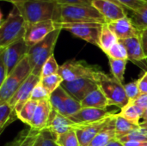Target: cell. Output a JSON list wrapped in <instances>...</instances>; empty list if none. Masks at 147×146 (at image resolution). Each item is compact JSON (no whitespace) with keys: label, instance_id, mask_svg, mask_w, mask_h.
Returning <instances> with one entry per match:
<instances>
[{"label":"cell","instance_id":"obj_1","mask_svg":"<svg viewBox=\"0 0 147 146\" xmlns=\"http://www.w3.org/2000/svg\"><path fill=\"white\" fill-rule=\"evenodd\" d=\"M16 6L27 23L53 20L56 22L60 14V4L56 0H31Z\"/></svg>","mask_w":147,"mask_h":146},{"label":"cell","instance_id":"obj_2","mask_svg":"<svg viewBox=\"0 0 147 146\" xmlns=\"http://www.w3.org/2000/svg\"><path fill=\"white\" fill-rule=\"evenodd\" d=\"M58 24L66 23H107L102 14L93 5L65 4L60 5Z\"/></svg>","mask_w":147,"mask_h":146},{"label":"cell","instance_id":"obj_3","mask_svg":"<svg viewBox=\"0 0 147 146\" xmlns=\"http://www.w3.org/2000/svg\"><path fill=\"white\" fill-rule=\"evenodd\" d=\"M62 28H59L48 34L43 40L29 48L28 58L32 68V74L40 77L44 64L53 55V51Z\"/></svg>","mask_w":147,"mask_h":146},{"label":"cell","instance_id":"obj_4","mask_svg":"<svg viewBox=\"0 0 147 146\" xmlns=\"http://www.w3.org/2000/svg\"><path fill=\"white\" fill-rule=\"evenodd\" d=\"M27 22L16 6L0 25V48L24 39Z\"/></svg>","mask_w":147,"mask_h":146},{"label":"cell","instance_id":"obj_5","mask_svg":"<svg viewBox=\"0 0 147 146\" xmlns=\"http://www.w3.org/2000/svg\"><path fill=\"white\" fill-rule=\"evenodd\" d=\"M95 81L111 106L115 105L121 109L130 102L127 96L124 84L118 82L114 77H110L99 70L96 74Z\"/></svg>","mask_w":147,"mask_h":146},{"label":"cell","instance_id":"obj_6","mask_svg":"<svg viewBox=\"0 0 147 146\" xmlns=\"http://www.w3.org/2000/svg\"><path fill=\"white\" fill-rule=\"evenodd\" d=\"M31 74L32 68L27 56L9 74L4 83L0 85V102H8Z\"/></svg>","mask_w":147,"mask_h":146},{"label":"cell","instance_id":"obj_7","mask_svg":"<svg viewBox=\"0 0 147 146\" xmlns=\"http://www.w3.org/2000/svg\"><path fill=\"white\" fill-rule=\"evenodd\" d=\"M99 67L90 65L82 60H69L59 66V74L65 82H71L78 79L88 78L95 80Z\"/></svg>","mask_w":147,"mask_h":146},{"label":"cell","instance_id":"obj_8","mask_svg":"<svg viewBox=\"0 0 147 146\" xmlns=\"http://www.w3.org/2000/svg\"><path fill=\"white\" fill-rule=\"evenodd\" d=\"M58 24V23H57ZM103 24L101 23H66L58 24L62 30L70 32L74 36L99 47L100 34Z\"/></svg>","mask_w":147,"mask_h":146},{"label":"cell","instance_id":"obj_9","mask_svg":"<svg viewBox=\"0 0 147 146\" xmlns=\"http://www.w3.org/2000/svg\"><path fill=\"white\" fill-rule=\"evenodd\" d=\"M28 51L29 47L24 39L12 43L6 47L0 48V60L7 67L9 74L27 57Z\"/></svg>","mask_w":147,"mask_h":146},{"label":"cell","instance_id":"obj_10","mask_svg":"<svg viewBox=\"0 0 147 146\" xmlns=\"http://www.w3.org/2000/svg\"><path fill=\"white\" fill-rule=\"evenodd\" d=\"M59 28L58 24L53 20L40 22L36 23H27L24 40L28 47L43 40L53 31Z\"/></svg>","mask_w":147,"mask_h":146},{"label":"cell","instance_id":"obj_11","mask_svg":"<svg viewBox=\"0 0 147 146\" xmlns=\"http://www.w3.org/2000/svg\"><path fill=\"white\" fill-rule=\"evenodd\" d=\"M40 82V77L31 74L25 82L19 87L11 99L8 102L14 108L16 113H18L23 105L31 98V94L34 87Z\"/></svg>","mask_w":147,"mask_h":146},{"label":"cell","instance_id":"obj_12","mask_svg":"<svg viewBox=\"0 0 147 146\" xmlns=\"http://www.w3.org/2000/svg\"><path fill=\"white\" fill-rule=\"evenodd\" d=\"M92 5L102 14L107 23L128 15V11L113 0H93Z\"/></svg>","mask_w":147,"mask_h":146},{"label":"cell","instance_id":"obj_13","mask_svg":"<svg viewBox=\"0 0 147 146\" xmlns=\"http://www.w3.org/2000/svg\"><path fill=\"white\" fill-rule=\"evenodd\" d=\"M61 87L71 96L81 102L89 93L96 89L98 85L95 80L82 78L71 82L64 81L61 84Z\"/></svg>","mask_w":147,"mask_h":146},{"label":"cell","instance_id":"obj_14","mask_svg":"<svg viewBox=\"0 0 147 146\" xmlns=\"http://www.w3.org/2000/svg\"><path fill=\"white\" fill-rule=\"evenodd\" d=\"M112 116L102 119L101 120H98V121L93 122V123L80 124V126L75 130L77 133L80 145H88L93 140V139L109 124Z\"/></svg>","mask_w":147,"mask_h":146},{"label":"cell","instance_id":"obj_15","mask_svg":"<svg viewBox=\"0 0 147 146\" xmlns=\"http://www.w3.org/2000/svg\"><path fill=\"white\" fill-rule=\"evenodd\" d=\"M127 49L128 60L147 70L146 57L144 53L140 35L120 40Z\"/></svg>","mask_w":147,"mask_h":146},{"label":"cell","instance_id":"obj_16","mask_svg":"<svg viewBox=\"0 0 147 146\" xmlns=\"http://www.w3.org/2000/svg\"><path fill=\"white\" fill-rule=\"evenodd\" d=\"M79 126L80 124L73 122L68 117L64 116L53 109L46 129H47L56 139V137L60 134L71 130H76Z\"/></svg>","mask_w":147,"mask_h":146},{"label":"cell","instance_id":"obj_17","mask_svg":"<svg viewBox=\"0 0 147 146\" xmlns=\"http://www.w3.org/2000/svg\"><path fill=\"white\" fill-rule=\"evenodd\" d=\"M115 114L114 111H109L108 109L83 108L77 114L68 118L77 124H89L110 117Z\"/></svg>","mask_w":147,"mask_h":146},{"label":"cell","instance_id":"obj_18","mask_svg":"<svg viewBox=\"0 0 147 146\" xmlns=\"http://www.w3.org/2000/svg\"><path fill=\"white\" fill-rule=\"evenodd\" d=\"M53 111V107L51 105L50 100L46 99L40 102H38L37 108L35 109L33 120L29 126L30 128L41 131L47 128V126Z\"/></svg>","mask_w":147,"mask_h":146},{"label":"cell","instance_id":"obj_19","mask_svg":"<svg viewBox=\"0 0 147 146\" xmlns=\"http://www.w3.org/2000/svg\"><path fill=\"white\" fill-rule=\"evenodd\" d=\"M108 25L119 40L140 35V33L134 25L129 15H127L117 21L109 22Z\"/></svg>","mask_w":147,"mask_h":146},{"label":"cell","instance_id":"obj_20","mask_svg":"<svg viewBox=\"0 0 147 146\" xmlns=\"http://www.w3.org/2000/svg\"><path fill=\"white\" fill-rule=\"evenodd\" d=\"M81 105L82 108H94L99 109H107L108 107L111 106L108 98L99 88L89 93L81 102Z\"/></svg>","mask_w":147,"mask_h":146},{"label":"cell","instance_id":"obj_21","mask_svg":"<svg viewBox=\"0 0 147 146\" xmlns=\"http://www.w3.org/2000/svg\"><path fill=\"white\" fill-rule=\"evenodd\" d=\"M115 114L112 116L109 124L93 139V140L87 146H105L109 143H110L112 140L116 139Z\"/></svg>","mask_w":147,"mask_h":146},{"label":"cell","instance_id":"obj_22","mask_svg":"<svg viewBox=\"0 0 147 146\" xmlns=\"http://www.w3.org/2000/svg\"><path fill=\"white\" fill-rule=\"evenodd\" d=\"M40 132V131H37L32 128L24 130L20 133L14 140L8 143L6 146H34Z\"/></svg>","mask_w":147,"mask_h":146},{"label":"cell","instance_id":"obj_23","mask_svg":"<svg viewBox=\"0 0 147 146\" xmlns=\"http://www.w3.org/2000/svg\"><path fill=\"white\" fill-rule=\"evenodd\" d=\"M119 41L116 35L110 29L108 23L103 24L100 34V41H99V48L105 53L107 52L115 43Z\"/></svg>","mask_w":147,"mask_h":146},{"label":"cell","instance_id":"obj_24","mask_svg":"<svg viewBox=\"0 0 147 146\" xmlns=\"http://www.w3.org/2000/svg\"><path fill=\"white\" fill-rule=\"evenodd\" d=\"M16 119L15 108L9 102H0V133Z\"/></svg>","mask_w":147,"mask_h":146},{"label":"cell","instance_id":"obj_25","mask_svg":"<svg viewBox=\"0 0 147 146\" xmlns=\"http://www.w3.org/2000/svg\"><path fill=\"white\" fill-rule=\"evenodd\" d=\"M119 114L124 119L130 121L131 123L140 126V119H142L143 112L138 107H136L133 103V102H129L127 105H126L124 108L121 109Z\"/></svg>","mask_w":147,"mask_h":146},{"label":"cell","instance_id":"obj_26","mask_svg":"<svg viewBox=\"0 0 147 146\" xmlns=\"http://www.w3.org/2000/svg\"><path fill=\"white\" fill-rule=\"evenodd\" d=\"M115 132H116V139H119L134 130L140 127V126L134 125L128 121L127 120L121 117L119 114H115Z\"/></svg>","mask_w":147,"mask_h":146},{"label":"cell","instance_id":"obj_27","mask_svg":"<svg viewBox=\"0 0 147 146\" xmlns=\"http://www.w3.org/2000/svg\"><path fill=\"white\" fill-rule=\"evenodd\" d=\"M38 105V102L36 101H33V100H28L22 108V109L16 113L17 118L18 120H20L22 123L30 126L31 121L33 120L35 109L37 108Z\"/></svg>","mask_w":147,"mask_h":146},{"label":"cell","instance_id":"obj_28","mask_svg":"<svg viewBox=\"0 0 147 146\" xmlns=\"http://www.w3.org/2000/svg\"><path fill=\"white\" fill-rule=\"evenodd\" d=\"M127 59H109V63L111 70L112 76L121 83L124 82V75L126 71V66L127 64Z\"/></svg>","mask_w":147,"mask_h":146},{"label":"cell","instance_id":"obj_29","mask_svg":"<svg viewBox=\"0 0 147 146\" xmlns=\"http://www.w3.org/2000/svg\"><path fill=\"white\" fill-rule=\"evenodd\" d=\"M62 96L65 102V107L66 110V114L68 117H71L77 114L80 109H82V105L79 101L75 99L73 96H71L68 92H66L62 87H61Z\"/></svg>","mask_w":147,"mask_h":146},{"label":"cell","instance_id":"obj_30","mask_svg":"<svg viewBox=\"0 0 147 146\" xmlns=\"http://www.w3.org/2000/svg\"><path fill=\"white\" fill-rule=\"evenodd\" d=\"M130 18L135 28L140 32L147 28V3L140 9L131 12Z\"/></svg>","mask_w":147,"mask_h":146},{"label":"cell","instance_id":"obj_31","mask_svg":"<svg viewBox=\"0 0 147 146\" xmlns=\"http://www.w3.org/2000/svg\"><path fill=\"white\" fill-rule=\"evenodd\" d=\"M49 100H50V102L53 110H55L56 112H58L59 114L64 116L68 117L66 114L65 107V102H64L63 96H62L61 86L58 89H56L53 94H51Z\"/></svg>","mask_w":147,"mask_h":146},{"label":"cell","instance_id":"obj_32","mask_svg":"<svg viewBox=\"0 0 147 146\" xmlns=\"http://www.w3.org/2000/svg\"><path fill=\"white\" fill-rule=\"evenodd\" d=\"M64 80L59 73L45 77H40V83L47 89L50 95L53 94L56 89H58L61 86Z\"/></svg>","mask_w":147,"mask_h":146},{"label":"cell","instance_id":"obj_33","mask_svg":"<svg viewBox=\"0 0 147 146\" xmlns=\"http://www.w3.org/2000/svg\"><path fill=\"white\" fill-rule=\"evenodd\" d=\"M55 139L59 146H81L75 130L60 134Z\"/></svg>","mask_w":147,"mask_h":146},{"label":"cell","instance_id":"obj_34","mask_svg":"<svg viewBox=\"0 0 147 146\" xmlns=\"http://www.w3.org/2000/svg\"><path fill=\"white\" fill-rule=\"evenodd\" d=\"M105 54L108 56L109 59L128 60L127 49L120 40L117 43H115L107 52H105Z\"/></svg>","mask_w":147,"mask_h":146},{"label":"cell","instance_id":"obj_35","mask_svg":"<svg viewBox=\"0 0 147 146\" xmlns=\"http://www.w3.org/2000/svg\"><path fill=\"white\" fill-rule=\"evenodd\" d=\"M121 143L129 142V141H136V142H147V131L141 128L140 126L127 135L118 139Z\"/></svg>","mask_w":147,"mask_h":146},{"label":"cell","instance_id":"obj_36","mask_svg":"<svg viewBox=\"0 0 147 146\" xmlns=\"http://www.w3.org/2000/svg\"><path fill=\"white\" fill-rule=\"evenodd\" d=\"M34 146H59L53 135L47 130H41Z\"/></svg>","mask_w":147,"mask_h":146},{"label":"cell","instance_id":"obj_37","mask_svg":"<svg viewBox=\"0 0 147 146\" xmlns=\"http://www.w3.org/2000/svg\"><path fill=\"white\" fill-rule=\"evenodd\" d=\"M59 71V65H58L54 55H53L44 64L40 77H47V76L58 74Z\"/></svg>","mask_w":147,"mask_h":146},{"label":"cell","instance_id":"obj_38","mask_svg":"<svg viewBox=\"0 0 147 146\" xmlns=\"http://www.w3.org/2000/svg\"><path fill=\"white\" fill-rule=\"evenodd\" d=\"M124 7L127 11L134 12L147 3V0H113Z\"/></svg>","mask_w":147,"mask_h":146},{"label":"cell","instance_id":"obj_39","mask_svg":"<svg viewBox=\"0 0 147 146\" xmlns=\"http://www.w3.org/2000/svg\"><path fill=\"white\" fill-rule=\"evenodd\" d=\"M50 96H51L50 93L47 90V89L40 82L33 89L30 99L33 101L40 102V101H43L46 99H49Z\"/></svg>","mask_w":147,"mask_h":146},{"label":"cell","instance_id":"obj_40","mask_svg":"<svg viewBox=\"0 0 147 146\" xmlns=\"http://www.w3.org/2000/svg\"><path fill=\"white\" fill-rule=\"evenodd\" d=\"M124 89H125L127 96L130 102L136 100L141 95V92L138 85V81H134V82H130L128 83L124 84Z\"/></svg>","mask_w":147,"mask_h":146},{"label":"cell","instance_id":"obj_41","mask_svg":"<svg viewBox=\"0 0 147 146\" xmlns=\"http://www.w3.org/2000/svg\"><path fill=\"white\" fill-rule=\"evenodd\" d=\"M133 103L144 113L147 108V94H141L136 100L133 101Z\"/></svg>","mask_w":147,"mask_h":146},{"label":"cell","instance_id":"obj_42","mask_svg":"<svg viewBox=\"0 0 147 146\" xmlns=\"http://www.w3.org/2000/svg\"><path fill=\"white\" fill-rule=\"evenodd\" d=\"M60 5L65 4H84L92 5L93 0H56Z\"/></svg>","mask_w":147,"mask_h":146},{"label":"cell","instance_id":"obj_43","mask_svg":"<svg viewBox=\"0 0 147 146\" xmlns=\"http://www.w3.org/2000/svg\"><path fill=\"white\" fill-rule=\"evenodd\" d=\"M137 81H138V85H139L141 94H147V71Z\"/></svg>","mask_w":147,"mask_h":146},{"label":"cell","instance_id":"obj_44","mask_svg":"<svg viewBox=\"0 0 147 146\" xmlns=\"http://www.w3.org/2000/svg\"><path fill=\"white\" fill-rule=\"evenodd\" d=\"M9 76V71L5 65L0 60V85H2Z\"/></svg>","mask_w":147,"mask_h":146},{"label":"cell","instance_id":"obj_45","mask_svg":"<svg viewBox=\"0 0 147 146\" xmlns=\"http://www.w3.org/2000/svg\"><path fill=\"white\" fill-rule=\"evenodd\" d=\"M140 37L142 47H143V50H144V53H145V55H146L147 59V28L143 30V31H140Z\"/></svg>","mask_w":147,"mask_h":146},{"label":"cell","instance_id":"obj_46","mask_svg":"<svg viewBox=\"0 0 147 146\" xmlns=\"http://www.w3.org/2000/svg\"><path fill=\"white\" fill-rule=\"evenodd\" d=\"M105 146H124V145H123V144H122L121 142H120V141L116 139L112 140L110 143H109L108 145H106Z\"/></svg>","mask_w":147,"mask_h":146},{"label":"cell","instance_id":"obj_47","mask_svg":"<svg viewBox=\"0 0 147 146\" xmlns=\"http://www.w3.org/2000/svg\"><path fill=\"white\" fill-rule=\"evenodd\" d=\"M3 1L9 2L10 3H12L13 5H16V4H19V3H24L27 1H31V0H3Z\"/></svg>","mask_w":147,"mask_h":146},{"label":"cell","instance_id":"obj_48","mask_svg":"<svg viewBox=\"0 0 147 146\" xmlns=\"http://www.w3.org/2000/svg\"><path fill=\"white\" fill-rule=\"evenodd\" d=\"M140 126L141 128H143V129H145V130H146L147 131V120L146 121L140 122Z\"/></svg>","mask_w":147,"mask_h":146},{"label":"cell","instance_id":"obj_49","mask_svg":"<svg viewBox=\"0 0 147 146\" xmlns=\"http://www.w3.org/2000/svg\"><path fill=\"white\" fill-rule=\"evenodd\" d=\"M142 119L144 120V121H146L147 120V108L145 110V111H144V113H143Z\"/></svg>","mask_w":147,"mask_h":146},{"label":"cell","instance_id":"obj_50","mask_svg":"<svg viewBox=\"0 0 147 146\" xmlns=\"http://www.w3.org/2000/svg\"><path fill=\"white\" fill-rule=\"evenodd\" d=\"M142 146H147V142H146V143H145V144H144Z\"/></svg>","mask_w":147,"mask_h":146}]
</instances>
